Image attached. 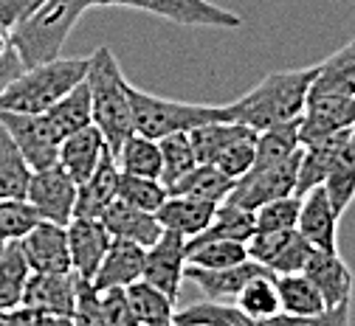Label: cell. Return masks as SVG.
<instances>
[{"mask_svg": "<svg viewBox=\"0 0 355 326\" xmlns=\"http://www.w3.org/2000/svg\"><path fill=\"white\" fill-rule=\"evenodd\" d=\"M257 230V219L254 211L232 206V203H220L211 222L200 230L198 237L187 239V251L200 245V242H214V239H232V242H248Z\"/></svg>", "mask_w": 355, "mask_h": 326, "instance_id": "cell-25", "label": "cell"}, {"mask_svg": "<svg viewBox=\"0 0 355 326\" xmlns=\"http://www.w3.org/2000/svg\"><path fill=\"white\" fill-rule=\"evenodd\" d=\"M116 189H119V166H116L113 155L107 152V155L102 158V163L96 166V172L87 177L85 183L76 185L73 217L99 219L102 211L116 200Z\"/></svg>", "mask_w": 355, "mask_h": 326, "instance_id": "cell-22", "label": "cell"}, {"mask_svg": "<svg viewBox=\"0 0 355 326\" xmlns=\"http://www.w3.org/2000/svg\"><path fill=\"white\" fill-rule=\"evenodd\" d=\"M296 230L313 245V251H338V211L333 208L324 185L302 194Z\"/></svg>", "mask_w": 355, "mask_h": 326, "instance_id": "cell-15", "label": "cell"}, {"mask_svg": "<svg viewBox=\"0 0 355 326\" xmlns=\"http://www.w3.org/2000/svg\"><path fill=\"white\" fill-rule=\"evenodd\" d=\"M324 192H327L333 208L338 211V217L355 200V127H352L347 141L338 147V152L333 158V166L324 177Z\"/></svg>", "mask_w": 355, "mask_h": 326, "instance_id": "cell-29", "label": "cell"}, {"mask_svg": "<svg viewBox=\"0 0 355 326\" xmlns=\"http://www.w3.org/2000/svg\"><path fill=\"white\" fill-rule=\"evenodd\" d=\"M119 172L124 174H139V177H155L161 180V150L158 141L139 132H130L124 144L113 155Z\"/></svg>", "mask_w": 355, "mask_h": 326, "instance_id": "cell-30", "label": "cell"}, {"mask_svg": "<svg viewBox=\"0 0 355 326\" xmlns=\"http://www.w3.org/2000/svg\"><path fill=\"white\" fill-rule=\"evenodd\" d=\"M302 273L313 282L324 307H338V304L352 301L355 278H352L349 264L338 256V251H313L307 264L302 267Z\"/></svg>", "mask_w": 355, "mask_h": 326, "instance_id": "cell-17", "label": "cell"}, {"mask_svg": "<svg viewBox=\"0 0 355 326\" xmlns=\"http://www.w3.org/2000/svg\"><path fill=\"white\" fill-rule=\"evenodd\" d=\"M130 93V110H132V132L147 135L153 141L172 132H189L206 121H229L226 105H195V102H178L153 96L136 84L127 87Z\"/></svg>", "mask_w": 355, "mask_h": 326, "instance_id": "cell-5", "label": "cell"}, {"mask_svg": "<svg viewBox=\"0 0 355 326\" xmlns=\"http://www.w3.org/2000/svg\"><path fill=\"white\" fill-rule=\"evenodd\" d=\"M12 54H15V48H12V31L0 23V65H3Z\"/></svg>", "mask_w": 355, "mask_h": 326, "instance_id": "cell-49", "label": "cell"}, {"mask_svg": "<svg viewBox=\"0 0 355 326\" xmlns=\"http://www.w3.org/2000/svg\"><path fill=\"white\" fill-rule=\"evenodd\" d=\"M40 219L68 225L73 219V206H76V183L54 163L49 169H37L28 177V189L23 197Z\"/></svg>", "mask_w": 355, "mask_h": 326, "instance_id": "cell-8", "label": "cell"}, {"mask_svg": "<svg viewBox=\"0 0 355 326\" xmlns=\"http://www.w3.org/2000/svg\"><path fill=\"white\" fill-rule=\"evenodd\" d=\"M349 312H352V301L338 304V307H327L316 315H274L268 320H259V326H349Z\"/></svg>", "mask_w": 355, "mask_h": 326, "instance_id": "cell-44", "label": "cell"}, {"mask_svg": "<svg viewBox=\"0 0 355 326\" xmlns=\"http://www.w3.org/2000/svg\"><path fill=\"white\" fill-rule=\"evenodd\" d=\"M3 245H6V242H0V251H3Z\"/></svg>", "mask_w": 355, "mask_h": 326, "instance_id": "cell-51", "label": "cell"}, {"mask_svg": "<svg viewBox=\"0 0 355 326\" xmlns=\"http://www.w3.org/2000/svg\"><path fill=\"white\" fill-rule=\"evenodd\" d=\"M259 273H271V270H265L254 259H245L240 264L220 267V270H206V267L187 264L184 278L195 282V287L203 293V298H209V301H229V298H237V293Z\"/></svg>", "mask_w": 355, "mask_h": 326, "instance_id": "cell-18", "label": "cell"}, {"mask_svg": "<svg viewBox=\"0 0 355 326\" xmlns=\"http://www.w3.org/2000/svg\"><path fill=\"white\" fill-rule=\"evenodd\" d=\"M28 177H31L28 163L23 161V155L15 147L6 127L0 124V200L3 197H20L23 200L26 189H28Z\"/></svg>", "mask_w": 355, "mask_h": 326, "instance_id": "cell-36", "label": "cell"}, {"mask_svg": "<svg viewBox=\"0 0 355 326\" xmlns=\"http://www.w3.org/2000/svg\"><path fill=\"white\" fill-rule=\"evenodd\" d=\"M76 273H31L23 287V307L40 309L46 315L71 318L76 309Z\"/></svg>", "mask_w": 355, "mask_h": 326, "instance_id": "cell-14", "label": "cell"}, {"mask_svg": "<svg viewBox=\"0 0 355 326\" xmlns=\"http://www.w3.org/2000/svg\"><path fill=\"white\" fill-rule=\"evenodd\" d=\"M248 259L245 242H232V239H214V242H200L187 251V264L206 267V270H220L232 267Z\"/></svg>", "mask_w": 355, "mask_h": 326, "instance_id": "cell-40", "label": "cell"}, {"mask_svg": "<svg viewBox=\"0 0 355 326\" xmlns=\"http://www.w3.org/2000/svg\"><path fill=\"white\" fill-rule=\"evenodd\" d=\"M172 320L181 326H259V320L248 318L237 304L209 301V298L175 312Z\"/></svg>", "mask_w": 355, "mask_h": 326, "instance_id": "cell-33", "label": "cell"}, {"mask_svg": "<svg viewBox=\"0 0 355 326\" xmlns=\"http://www.w3.org/2000/svg\"><path fill=\"white\" fill-rule=\"evenodd\" d=\"M310 253H313V245H310L299 230H293L291 239L285 242V248L277 253V259L271 262V273L274 275H285V273H302V267L307 264Z\"/></svg>", "mask_w": 355, "mask_h": 326, "instance_id": "cell-45", "label": "cell"}, {"mask_svg": "<svg viewBox=\"0 0 355 326\" xmlns=\"http://www.w3.org/2000/svg\"><path fill=\"white\" fill-rule=\"evenodd\" d=\"M116 200L155 214L164 200H166V189L164 183L155 177H139V174H124L119 172V189H116Z\"/></svg>", "mask_w": 355, "mask_h": 326, "instance_id": "cell-39", "label": "cell"}, {"mask_svg": "<svg viewBox=\"0 0 355 326\" xmlns=\"http://www.w3.org/2000/svg\"><path fill=\"white\" fill-rule=\"evenodd\" d=\"M299 150H302V141H299V118L282 121V124H274V127H265V129L257 132L251 172L277 166V163L293 158Z\"/></svg>", "mask_w": 355, "mask_h": 326, "instance_id": "cell-24", "label": "cell"}, {"mask_svg": "<svg viewBox=\"0 0 355 326\" xmlns=\"http://www.w3.org/2000/svg\"><path fill=\"white\" fill-rule=\"evenodd\" d=\"M124 298L136 315V320L144 326V323H164V320H172L175 315V301L161 293L158 287H153L150 282L139 278V282H132L124 287Z\"/></svg>", "mask_w": 355, "mask_h": 326, "instance_id": "cell-34", "label": "cell"}, {"mask_svg": "<svg viewBox=\"0 0 355 326\" xmlns=\"http://www.w3.org/2000/svg\"><path fill=\"white\" fill-rule=\"evenodd\" d=\"M17 245L31 273H71L65 225L40 219Z\"/></svg>", "mask_w": 355, "mask_h": 326, "instance_id": "cell-12", "label": "cell"}, {"mask_svg": "<svg viewBox=\"0 0 355 326\" xmlns=\"http://www.w3.org/2000/svg\"><path fill=\"white\" fill-rule=\"evenodd\" d=\"M0 124L12 135L15 147L20 150V155L31 172L49 169L57 163L60 138L42 113H37V116L34 113H0Z\"/></svg>", "mask_w": 355, "mask_h": 326, "instance_id": "cell-9", "label": "cell"}, {"mask_svg": "<svg viewBox=\"0 0 355 326\" xmlns=\"http://www.w3.org/2000/svg\"><path fill=\"white\" fill-rule=\"evenodd\" d=\"M158 150H161V183L164 189L175 185L184 174H189L198 166L189 132H172L158 138Z\"/></svg>", "mask_w": 355, "mask_h": 326, "instance_id": "cell-35", "label": "cell"}, {"mask_svg": "<svg viewBox=\"0 0 355 326\" xmlns=\"http://www.w3.org/2000/svg\"><path fill=\"white\" fill-rule=\"evenodd\" d=\"M94 0H42L23 23L12 28V48L23 68H34L51 62L62 54V45L85 9H91Z\"/></svg>", "mask_w": 355, "mask_h": 326, "instance_id": "cell-3", "label": "cell"}, {"mask_svg": "<svg viewBox=\"0 0 355 326\" xmlns=\"http://www.w3.org/2000/svg\"><path fill=\"white\" fill-rule=\"evenodd\" d=\"M40 6H42V0H0V23L12 31Z\"/></svg>", "mask_w": 355, "mask_h": 326, "instance_id": "cell-48", "label": "cell"}, {"mask_svg": "<svg viewBox=\"0 0 355 326\" xmlns=\"http://www.w3.org/2000/svg\"><path fill=\"white\" fill-rule=\"evenodd\" d=\"M254 141H257V132L254 135H245V138H237V141H232L223 152H220L211 161V166L220 169V172H223L226 177H232V180H240L254 166Z\"/></svg>", "mask_w": 355, "mask_h": 326, "instance_id": "cell-43", "label": "cell"}, {"mask_svg": "<svg viewBox=\"0 0 355 326\" xmlns=\"http://www.w3.org/2000/svg\"><path fill=\"white\" fill-rule=\"evenodd\" d=\"M299 206H302V197H296V194L259 206L254 211L257 230H293L296 219H299Z\"/></svg>", "mask_w": 355, "mask_h": 326, "instance_id": "cell-42", "label": "cell"}, {"mask_svg": "<svg viewBox=\"0 0 355 326\" xmlns=\"http://www.w3.org/2000/svg\"><path fill=\"white\" fill-rule=\"evenodd\" d=\"M73 323L76 326H107L102 307H99V290L91 282H82L76 284V309H73Z\"/></svg>", "mask_w": 355, "mask_h": 326, "instance_id": "cell-46", "label": "cell"}, {"mask_svg": "<svg viewBox=\"0 0 355 326\" xmlns=\"http://www.w3.org/2000/svg\"><path fill=\"white\" fill-rule=\"evenodd\" d=\"M232 177H226L220 169H214L211 163H198L189 174H184L175 185H169L166 194H184V197H198V200H206V203H226V197L232 194L234 189Z\"/></svg>", "mask_w": 355, "mask_h": 326, "instance_id": "cell-28", "label": "cell"}, {"mask_svg": "<svg viewBox=\"0 0 355 326\" xmlns=\"http://www.w3.org/2000/svg\"><path fill=\"white\" fill-rule=\"evenodd\" d=\"M299 155L302 150L277 163V166H268V169H259V172H248L243 174L232 194L226 197V203L232 206H240V208H248V211H257L259 206L265 203H274V200H282V197H291L296 192V172H299Z\"/></svg>", "mask_w": 355, "mask_h": 326, "instance_id": "cell-7", "label": "cell"}, {"mask_svg": "<svg viewBox=\"0 0 355 326\" xmlns=\"http://www.w3.org/2000/svg\"><path fill=\"white\" fill-rule=\"evenodd\" d=\"M144 326H181V323H175V320H164V323H144Z\"/></svg>", "mask_w": 355, "mask_h": 326, "instance_id": "cell-50", "label": "cell"}, {"mask_svg": "<svg viewBox=\"0 0 355 326\" xmlns=\"http://www.w3.org/2000/svg\"><path fill=\"white\" fill-rule=\"evenodd\" d=\"M87 90H91V110L94 127L102 132L110 155L124 144V138L132 132V110H130V82L113 54L110 45H99L91 54L85 73Z\"/></svg>", "mask_w": 355, "mask_h": 326, "instance_id": "cell-2", "label": "cell"}, {"mask_svg": "<svg viewBox=\"0 0 355 326\" xmlns=\"http://www.w3.org/2000/svg\"><path fill=\"white\" fill-rule=\"evenodd\" d=\"M65 234H68L71 270L82 282H94V275H96L113 237L107 234L102 219H87V217H73L65 225Z\"/></svg>", "mask_w": 355, "mask_h": 326, "instance_id": "cell-13", "label": "cell"}, {"mask_svg": "<svg viewBox=\"0 0 355 326\" xmlns=\"http://www.w3.org/2000/svg\"><path fill=\"white\" fill-rule=\"evenodd\" d=\"M184 270H187V239L181 234H175V230H164L144 251L141 278L175 301L184 284Z\"/></svg>", "mask_w": 355, "mask_h": 326, "instance_id": "cell-11", "label": "cell"}, {"mask_svg": "<svg viewBox=\"0 0 355 326\" xmlns=\"http://www.w3.org/2000/svg\"><path fill=\"white\" fill-rule=\"evenodd\" d=\"M99 9H136L153 17L169 20L175 26L189 28H217V31H234L243 26V17L232 9H223L211 0H94Z\"/></svg>", "mask_w": 355, "mask_h": 326, "instance_id": "cell-6", "label": "cell"}, {"mask_svg": "<svg viewBox=\"0 0 355 326\" xmlns=\"http://www.w3.org/2000/svg\"><path fill=\"white\" fill-rule=\"evenodd\" d=\"M91 57H57L34 68H23L0 90V113H46L54 102L79 84Z\"/></svg>", "mask_w": 355, "mask_h": 326, "instance_id": "cell-4", "label": "cell"}, {"mask_svg": "<svg viewBox=\"0 0 355 326\" xmlns=\"http://www.w3.org/2000/svg\"><path fill=\"white\" fill-rule=\"evenodd\" d=\"M237 307L254 318V320H268L274 315H279V293H277V282L274 273H259L251 282L237 293Z\"/></svg>", "mask_w": 355, "mask_h": 326, "instance_id": "cell-38", "label": "cell"}, {"mask_svg": "<svg viewBox=\"0 0 355 326\" xmlns=\"http://www.w3.org/2000/svg\"><path fill=\"white\" fill-rule=\"evenodd\" d=\"M144 251L141 245L136 242H127V239H110L107 245V253L94 275V287L102 293V290H113V287H127L132 282H139L141 273H144Z\"/></svg>", "mask_w": 355, "mask_h": 326, "instance_id": "cell-19", "label": "cell"}, {"mask_svg": "<svg viewBox=\"0 0 355 326\" xmlns=\"http://www.w3.org/2000/svg\"><path fill=\"white\" fill-rule=\"evenodd\" d=\"M245 135H254V129L240 121H206V124L189 129V141H192L198 163H211L232 141L245 138Z\"/></svg>", "mask_w": 355, "mask_h": 326, "instance_id": "cell-31", "label": "cell"}, {"mask_svg": "<svg viewBox=\"0 0 355 326\" xmlns=\"http://www.w3.org/2000/svg\"><path fill=\"white\" fill-rule=\"evenodd\" d=\"M310 90L355 99V39H349L338 51H333L324 62L316 65V79Z\"/></svg>", "mask_w": 355, "mask_h": 326, "instance_id": "cell-27", "label": "cell"}, {"mask_svg": "<svg viewBox=\"0 0 355 326\" xmlns=\"http://www.w3.org/2000/svg\"><path fill=\"white\" fill-rule=\"evenodd\" d=\"M277 282V293H279V309L285 315H316L324 307L319 290L313 287V282L304 273H285V275H274Z\"/></svg>", "mask_w": 355, "mask_h": 326, "instance_id": "cell-32", "label": "cell"}, {"mask_svg": "<svg viewBox=\"0 0 355 326\" xmlns=\"http://www.w3.org/2000/svg\"><path fill=\"white\" fill-rule=\"evenodd\" d=\"M102 225L107 228V234L116 239H127V242H136L141 248H150L161 234L164 228L155 219V214L141 211V208H132L121 200H113L105 211H102Z\"/></svg>", "mask_w": 355, "mask_h": 326, "instance_id": "cell-20", "label": "cell"}, {"mask_svg": "<svg viewBox=\"0 0 355 326\" xmlns=\"http://www.w3.org/2000/svg\"><path fill=\"white\" fill-rule=\"evenodd\" d=\"M355 127V99L352 96H333V93H307L304 110L299 116V141L313 144L319 138L336 135L341 129Z\"/></svg>", "mask_w": 355, "mask_h": 326, "instance_id": "cell-10", "label": "cell"}, {"mask_svg": "<svg viewBox=\"0 0 355 326\" xmlns=\"http://www.w3.org/2000/svg\"><path fill=\"white\" fill-rule=\"evenodd\" d=\"M99 307H102V315H105L107 326H141L136 320V315H132V309H130L121 287L102 290L99 293Z\"/></svg>", "mask_w": 355, "mask_h": 326, "instance_id": "cell-47", "label": "cell"}, {"mask_svg": "<svg viewBox=\"0 0 355 326\" xmlns=\"http://www.w3.org/2000/svg\"><path fill=\"white\" fill-rule=\"evenodd\" d=\"M40 222L37 211L20 197L0 200V242H20Z\"/></svg>", "mask_w": 355, "mask_h": 326, "instance_id": "cell-41", "label": "cell"}, {"mask_svg": "<svg viewBox=\"0 0 355 326\" xmlns=\"http://www.w3.org/2000/svg\"><path fill=\"white\" fill-rule=\"evenodd\" d=\"M352 132L349 129H341L336 135H327V138H319L313 144H304L302 147V155H299V172H296V197L307 194L310 189L316 185H324V177L333 166V158L338 152V147L347 141V135Z\"/></svg>", "mask_w": 355, "mask_h": 326, "instance_id": "cell-23", "label": "cell"}, {"mask_svg": "<svg viewBox=\"0 0 355 326\" xmlns=\"http://www.w3.org/2000/svg\"><path fill=\"white\" fill-rule=\"evenodd\" d=\"M217 206L198 200V197H184V194H166L164 206L155 211V219L161 222L164 230H175L184 239L198 237L200 230L211 222Z\"/></svg>", "mask_w": 355, "mask_h": 326, "instance_id": "cell-21", "label": "cell"}, {"mask_svg": "<svg viewBox=\"0 0 355 326\" xmlns=\"http://www.w3.org/2000/svg\"><path fill=\"white\" fill-rule=\"evenodd\" d=\"M28 264L17 242H6L0 251V309H12L23 298V287L28 282Z\"/></svg>", "mask_w": 355, "mask_h": 326, "instance_id": "cell-37", "label": "cell"}, {"mask_svg": "<svg viewBox=\"0 0 355 326\" xmlns=\"http://www.w3.org/2000/svg\"><path fill=\"white\" fill-rule=\"evenodd\" d=\"M107 144H105V138L102 132L94 127V124H87L71 135H65L62 141H60V150H57V166L79 185L85 183L87 177H91L96 172V166L102 163V158L107 155Z\"/></svg>", "mask_w": 355, "mask_h": 326, "instance_id": "cell-16", "label": "cell"}, {"mask_svg": "<svg viewBox=\"0 0 355 326\" xmlns=\"http://www.w3.org/2000/svg\"><path fill=\"white\" fill-rule=\"evenodd\" d=\"M46 121L51 124V129L57 132V138L62 141L65 135L94 124V110H91V90H87V82L82 79L79 84H73L60 102H54L46 113Z\"/></svg>", "mask_w": 355, "mask_h": 326, "instance_id": "cell-26", "label": "cell"}, {"mask_svg": "<svg viewBox=\"0 0 355 326\" xmlns=\"http://www.w3.org/2000/svg\"><path fill=\"white\" fill-rule=\"evenodd\" d=\"M316 79V65L296 71H274L262 76L248 93L226 105V118L251 127L254 132L293 121L302 116L307 93Z\"/></svg>", "mask_w": 355, "mask_h": 326, "instance_id": "cell-1", "label": "cell"}]
</instances>
